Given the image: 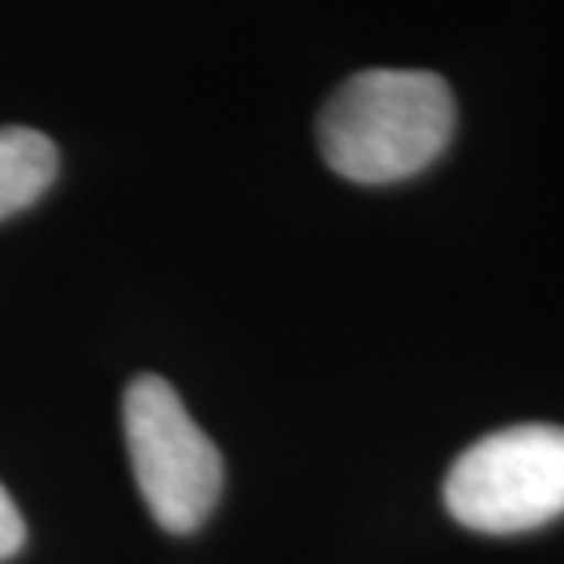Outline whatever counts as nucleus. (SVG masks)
Masks as SVG:
<instances>
[{"mask_svg":"<svg viewBox=\"0 0 564 564\" xmlns=\"http://www.w3.org/2000/svg\"><path fill=\"white\" fill-rule=\"evenodd\" d=\"M455 117L448 80L430 69H365L324 102L321 158L350 183H404L448 150Z\"/></svg>","mask_w":564,"mask_h":564,"instance_id":"1","label":"nucleus"},{"mask_svg":"<svg viewBox=\"0 0 564 564\" xmlns=\"http://www.w3.org/2000/svg\"><path fill=\"white\" fill-rule=\"evenodd\" d=\"M444 507L485 535L535 532L564 513V426L521 423L474 441L444 477Z\"/></svg>","mask_w":564,"mask_h":564,"instance_id":"2","label":"nucleus"},{"mask_svg":"<svg viewBox=\"0 0 564 564\" xmlns=\"http://www.w3.org/2000/svg\"><path fill=\"white\" fill-rule=\"evenodd\" d=\"M124 441L153 521L175 535L197 532L223 496V455L172 382L139 376L124 390Z\"/></svg>","mask_w":564,"mask_h":564,"instance_id":"3","label":"nucleus"},{"mask_svg":"<svg viewBox=\"0 0 564 564\" xmlns=\"http://www.w3.org/2000/svg\"><path fill=\"white\" fill-rule=\"evenodd\" d=\"M58 175L55 142L33 128H0V219L37 204Z\"/></svg>","mask_w":564,"mask_h":564,"instance_id":"4","label":"nucleus"},{"mask_svg":"<svg viewBox=\"0 0 564 564\" xmlns=\"http://www.w3.org/2000/svg\"><path fill=\"white\" fill-rule=\"evenodd\" d=\"M22 543H26V524H22L15 499H11L4 485H0V561L15 557Z\"/></svg>","mask_w":564,"mask_h":564,"instance_id":"5","label":"nucleus"}]
</instances>
